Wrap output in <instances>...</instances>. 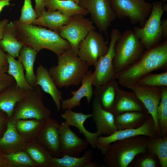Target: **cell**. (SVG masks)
<instances>
[{
	"label": "cell",
	"instance_id": "6da1fadb",
	"mask_svg": "<svg viewBox=\"0 0 167 167\" xmlns=\"http://www.w3.org/2000/svg\"><path fill=\"white\" fill-rule=\"evenodd\" d=\"M167 68V39L144 51L135 62L117 73L118 84L128 88L136 84L144 76Z\"/></svg>",
	"mask_w": 167,
	"mask_h": 167
},
{
	"label": "cell",
	"instance_id": "7a4b0ae2",
	"mask_svg": "<svg viewBox=\"0 0 167 167\" xmlns=\"http://www.w3.org/2000/svg\"><path fill=\"white\" fill-rule=\"evenodd\" d=\"M13 22L17 39L37 52L46 49L58 56L71 49L69 42L58 32L32 24H22L18 20Z\"/></svg>",
	"mask_w": 167,
	"mask_h": 167
},
{
	"label": "cell",
	"instance_id": "3957f363",
	"mask_svg": "<svg viewBox=\"0 0 167 167\" xmlns=\"http://www.w3.org/2000/svg\"><path fill=\"white\" fill-rule=\"evenodd\" d=\"M58 58L57 64L48 70L57 86L61 88L79 85L89 66L71 49Z\"/></svg>",
	"mask_w": 167,
	"mask_h": 167
},
{
	"label": "cell",
	"instance_id": "277c9868",
	"mask_svg": "<svg viewBox=\"0 0 167 167\" xmlns=\"http://www.w3.org/2000/svg\"><path fill=\"white\" fill-rule=\"evenodd\" d=\"M148 137L139 135L111 143L105 154L104 160L109 167H127L136 156L147 151Z\"/></svg>",
	"mask_w": 167,
	"mask_h": 167
},
{
	"label": "cell",
	"instance_id": "5b68a950",
	"mask_svg": "<svg viewBox=\"0 0 167 167\" xmlns=\"http://www.w3.org/2000/svg\"><path fill=\"white\" fill-rule=\"evenodd\" d=\"M43 97V91L39 86L26 91L23 98L16 103L9 118L15 122L29 119L45 120L50 117L51 113L44 105Z\"/></svg>",
	"mask_w": 167,
	"mask_h": 167
},
{
	"label": "cell",
	"instance_id": "8992f818",
	"mask_svg": "<svg viewBox=\"0 0 167 167\" xmlns=\"http://www.w3.org/2000/svg\"><path fill=\"white\" fill-rule=\"evenodd\" d=\"M113 64L116 74L136 61L144 52L145 48L133 30H126L117 40Z\"/></svg>",
	"mask_w": 167,
	"mask_h": 167
},
{
	"label": "cell",
	"instance_id": "52a82bcc",
	"mask_svg": "<svg viewBox=\"0 0 167 167\" xmlns=\"http://www.w3.org/2000/svg\"><path fill=\"white\" fill-rule=\"evenodd\" d=\"M150 14L142 27L135 26L133 30L146 50L150 49L160 42L163 38L161 20L167 4L156 1L152 3Z\"/></svg>",
	"mask_w": 167,
	"mask_h": 167
},
{
	"label": "cell",
	"instance_id": "ba28073f",
	"mask_svg": "<svg viewBox=\"0 0 167 167\" xmlns=\"http://www.w3.org/2000/svg\"><path fill=\"white\" fill-rule=\"evenodd\" d=\"M146 0H110L116 18H128L133 24L144 25L151 11L152 4Z\"/></svg>",
	"mask_w": 167,
	"mask_h": 167
},
{
	"label": "cell",
	"instance_id": "9c48e42d",
	"mask_svg": "<svg viewBox=\"0 0 167 167\" xmlns=\"http://www.w3.org/2000/svg\"><path fill=\"white\" fill-rule=\"evenodd\" d=\"M121 34L116 28L113 29L111 31L108 50L105 55L99 58L94 66L95 69L92 73V82L95 87L116 79L117 74L114 68L113 61L115 55V45Z\"/></svg>",
	"mask_w": 167,
	"mask_h": 167
},
{
	"label": "cell",
	"instance_id": "30bf717a",
	"mask_svg": "<svg viewBox=\"0 0 167 167\" xmlns=\"http://www.w3.org/2000/svg\"><path fill=\"white\" fill-rule=\"evenodd\" d=\"M79 4L90 14L100 32L107 36L108 29L116 18L110 0H80Z\"/></svg>",
	"mask_w": 167,
	"mask_h": 167
},
{
	"label": "cell",
	"instance_id": "8fae6325",
	"mask_svg": "<svg viewBox=\"0 0 167 167\" xmlns=\"http://www.w3.org/2000/svg\"><path fill=\"white\" fill-rule=\"evenodd\" d=\"M139 135L145 136L149 138L158 136L154 121L150 115L145 122L137 128L118 130L106 136H98L96 141V147L104 155L111 143Z\"/></svg>",
	"mask_w": 167,
	"mask_h": 167
},
{
	"label": "cell",
	"instance_id": "7c38bea8",
	"mask_svg": "<svg viewBox=\"0 0 167 167\" xmlns=\"http://www.w3.org/2000/svg\"><path fill=\"white\" fill-rule=\"evenodd\" d=\"M95 29L93 23L84 16L71 17L69 22L58 31L61 36L70 44L71 49L77 54L80 42L92 30Z\"/></svg>",
	"mask_w": 167,
	"mask_h": 167
},
{
	"label": "cell",
	"instance_id": "4fadbf2b",
	"mask_svg": "<svg viewBox=\"0 0 167 167\" xmlns=\"http://www.w3.org/2000/svg\"><path fill=\"white\" fill-rule=\"evenodd\" d=\"M109 49L102 35L93 29L91 31L79 45L77 55L89 66H94L98 60Z\"/></svg>",
	"mask_w": 167,
	"mask_h": 167
},
{
	"label": "cell",
	"instance_id": "5bb4252c",
	"mask_svg": "<svg viewBox=\"0 0 167 167\" xmlns=\"http://www.w3.org/2000/svg\"><path fill=\"white\" fill-rule=\"evenodd\" d=\"M60 154L79 157L89 144L86 140L79 137L65 121L60 124L59 129Z\"/></svg>",
	"mask_w": 167,
	"mask_h": 167
},
{
	"label": "cell",
	"instance_id": "9a60e30c",
	"mask_svg": "<svg viewBox=\"0 0 167 167\" xmlns=\"http://www.w3.org/2000/svg\"><path fill=\"white\" fill-rule=\"evenodd\" d=\"M128 88L135 93L152 118L158 136L160 137L157 110L161 98V87H150L135 84Z\"/></svg>",
	"mask_w": 167,
	"mask_h": 167
},
{
	"label": "cell",
	"instance_id": "2e32d148",
	"mask_svg": "<svg viewBox=\"0 0 167 167\" xmlns=\"http://www.w3.org/2000/svg\"><path fill=\"white\" fill-rule=\"evenodd\" d=\"M60 124L49 117L45 120L36 139L53 157H61L58 129Z\"/></svg>",
	"mask_w": 167,
	"mask_h": 167
},
{
	"label": "cell",
	"instance_id": "e0dca14e",
	"mask_svg": "<svg viewBox=\"0 0 167 167\" xmlns=\"http://www.w3.org/2000/svg\"><path fill=\"white\" fill-rule=\"evenodd\" d=\"M92 119L100 136L110 135L117 130L115 123V115L111 112L103 109L95 97L92 104Z\"/></svg>",
	"mask_w": 167,
	"mask_h": 167
},
{
	"label": "cell",
	"instance_id": "ac0fdd59",
	"mask_svg": "<svg viewBox=\"0 0 167 167\" xmlns=\"http://www.w3.org/2000/svg\"><path fill=\"white\" fill-rule=\"evenodd\" d=\"M92 73L90 71L86 73L81 83V85L77 90L72 91L71 94L73 96L71 98L61 101V108L63 109H71L81 105L80 101L86 97L89 104L93 96L92 82Z\"/></svg>",
	"mask_w": 167,
	"mask_h": 167
},
{
	"label": "cell",
	"instance_id": "d6986e66",
	"mask_svg": "<svg viewBox=\"0 0 167 167\" xmlns=\"http://www.w3.org/2000/svg\"><path fill=\"white\" fill-rule=\"evenodd\" d=\"M131 111L147 112L143 105L132 91L123 90L119 87L112 112L116 115Z\"/></svg>",
	"mask_w": 167,
	"mask_h": 167
},
{
	"label": "cell",
	"instance_id": "ffe728a7",
	"mask_svg": "<svg viewBox=\"0 0 167 167\" xmlns=\"http://www.w3.org/2000/svg\"><path fill=\"white\" fill-rule=\"evenodd\" d=\"M36 76V86H39L42 91L51 96L57 111H59L61 108L62 93L58 88L49 70L44 66L40 64L37 69Z\"/></svg>",
	"mask_w": 167,
	"mask_h": 167
},
{
	"label": "cell",
	"instance_id": "44dd1931",
	"mask_svg": "<svg viewBox=\"0 0 167 167\" xmlns=\"http://www.w3.org/2000/svg\"><path fill=\"white\" fill-rule=\"evenodd\" d=\"M92 116V114H86L81 112H75L71 109H66L64 112L61 115V117L70 126L77 128L79 132L83 135L89 144L95 148L96 141L97 137L100 136L99 134L97 131L92 133L88 131L84 125L86 120Z\"/></svg>",
	"mask_w": 167,
	"mask_h": 167
},
{
	"label": "cell",
	"instance_id": "7402d4cb",
	"mask_svg": "<svg viewBox=\"0 0 167 167\" xmlns=\"http://www.w3.org/2000/svg\"><path fill=\"white\" fill-rule=\"evenodd\" d=\"M16 122L9 118L7 129L0 138V150L5 155L24 150L26 142L17 131Z\"/></svg>",
	"mask_w": 167,
	"mask_h": 167
},
{
	"label": "cell",
	"instance_id": "603a6c76",
	"mask_svg": "<svg viewBox=\"0 0 167 167\" xmlns=\"http://www.w3.org/2000/svg\"><path fill=\"white\" fill-rule=\"evenodd\" d=\"M92 156V150H86L84 155L78 157L64 155L57 158L52 156L50 158L49 167H97L98 165L91 161Z\"/></svg>",
	"mask_w": 167,
	"mask_h": 167
},
{
	"label": "cell",
	"instance_id": "cb8c5ba5",
	"mask_svg": "<svg viewBox=\"0 0 167 167\" xmlns=\"http://www.w3.org/2000/svg\"><path fill=\"white\" fill-rule=\"evenodd\" d=\"M25 92L20 89L15 82L0 92V110L11 117L16 103L23 97Z\"/></svg>",
	"mask_w": 167,
	"mask_h": 167
},
{
	"label": "cell",
	"instance_id": "d4e9b609",
	"mask_svg": "<svg viewBox=\"0 0 167 167\" xmlns=\"http://www.w3.org/2000/svg\"><path fill=\"white\" fill-rule=\"evenodd\" d=\"M24 45L15 36L13 21L9 22L4 28L2 37L0 40V47L7 54L15 58H18Z\"/></svg>",
	"mask_w": 167,
	"mask_h": 167
},
{
	"label": "cell",
	"instance_id": "484cf974",
	"mask_svg": "<svg viewBox=\"0 0 167 167\" xmlns=\"http://www.w3.org/2000/svg\"><path fill=\"white\" fill-rule=\"evenodd\" d=\"M119 87L118 82L114 80L105 84L95 87L93 96L98 99L103 109L112 112Z\"/></svg>",
	"mask_w": 167,
	"mask_h": 167
},
{
	"label": "cell",
	"instance_id": "4316f807",
	"mask_svg": "<svg viewBox=\"0 0 167 167\" xmlns=\"http://www.w3.org/2000/svg\"><path fill=\"white\" fill-rule=\"evenodd\" d=\"M72 16L66 15L58 11H45L37 18L32 24L46 27L51 30L58 32L62 26L70 21Z\"/></svg>",
	"mask_w": 167,
	"mask_h": 167
},
{
	"label": "cell",
	"instance_id": "83f0119b",
	"mask_svg": "<svg viewBox=\"0 0 167 167\" xmlns=\"http://www.w3.org/2000/svg\"><path fill=\"white\" fill-rule=\"evenodd\" d=\"M149 114L148 112L131 111L115 115L117 130L135 128L141 126Z\"/></svg>",
	"mask_w": 167,
	"mask_h": 167
},
{
	"label": "cell",
	"instance_id": "f1b7e54d",
	"mask_svg": "<svg viewBox=\"0 0 167 167\" xmlns=\"http://www.w3.org/2000/svg\"><path fill=\"white\" fill-rule=\"evenodd\" d=\"M37 52L28 46L24 45L21 48L18 57L25 72L26 80L31 87L36 86V78L34 67Z\"/></svg>",
	"mask_w": 167,
	"mask_h": 167
},
{
	"label": "cell",
	"instance_id": "f546056e",
	"mask_svg": "<svg viewBox=\"0 0 167 167\" xmlns=\"http://www.w3.org/2000/svg\"><path fill=\"white\" fill-rule=\"evenodd\" d=\"M44 5L47 11H58L70 16L88 14L85 9L71 0H44Z\"/></svg>",
	"mask_w": 167,
	"mask_h": 167
},
{
	"label": "cell",
	"instance_id": "4dcf8cb0",
	"mask_svg": "<svg viewBox=\"0 0 167 167\" xmlns=\"http://www.w3.org/2000/svg\"><path fill=\"white\" fill-rule=\"evenodd\" d=\"M45 120L35 119H20L16 122V129L26 142L36 139Z\"/></svg>",
	"mask_w": 167,
	"mask_h": 167
},
{
	"label": "cell",
	"instance_id": "1f68e13d",
	"mask_svg": "<svg viewBox=\"0 0 167 167\" xmlns=\"http://www.w3.org/2000/svg\"><path fill=\"white\" fill-rule=\"evenodd\" d=\"M38 167H49V163L52 156L36 140L26 142L24 150Z\"/></svg>",
	"mask_w": 167,
	"mask_h": 167
},
{
	"label": "cell",
	"instance_id": "d6a6232c",
	"mask_svg": "<svg viewBox=\"0 0 167 167\" xmlns=\"http://www.w3.org/2000/svg\"><path fill=\"white\" fill-rule=\"evenodd\" d=\"M7 56L8 63L7 73L14 78L17 86L24 92L32 88L26 80L24 69L20 62L8 54H7Z\"/></svg>",
	"mask_w": 167,
	"mask_h": 167
},
{
	"label": "cell",
	"instance_id": "836d02e7",
	"mask_svg": "<svg viewBox=\"0 0 167 167\" xmlns=\"http://www.w3.org/2000/svg\"><path fill=\"white\" fill-rule=\"evenodd\" d=\"M147 151L156 156L161 167H167V136L148 138Z\"/></svg>",
	"mask_w": 167,
	"mask_h": 167
},
{
	"label": "cell",
	"instance_id": "e575fe53",
	"mask_svg": "<svg viewBox=\"0 0 167 167\" xmlns=\"http://www.w3.org/2000/svg\"><path fill=\"white\" fill-rule=\"evenodd\" d=\"M161 99L157 107V117L160 132V137L167 134V86L161 87Z\"/></svg>",
	"mask_w": 167,
	"mask_h": 167
},
{
	"label": "cell",
	"instance_id": "d590c367",
	"mask_svg": "<svg viewBox=\"0 0 167 167\" xmlns=\"http://www.w3.org/2000/svg\"><path fill=\"white\" fill-rule=\"evenodd\" d=\"M10 167H37V165L24 150L5 155Z\"/></svg>",
	"mask_w": 167,
	"mask_h": 167
},
{
	"label": "cell",
	"instance_id": "8d00e7d4",
	"mask_svg": "<svg viewBox=\"0 0 167 167\" xmlns=\"http://www.w3.org/2000/svg\"><path fill=\"white\" fill-rule=\"evenodd\" d=\"M150 87L167 86V71L161 73H150L141 78L136 84Z\"/></svg>",
	"mask_w": 167,
	"mask_h": 167
},
{
	"label": "cell",
	"instance_id": "74e56055",
	"mask_svg": "<svg viewBox=\"0 0 167 167\" xmlns=\"http://www.w3.org/2000/svg\"><path fill=\"white\" fill-rule=\"evenodd\" d=\"M37 18V15L33 8L31 0H24L19 21L22 24H32Z\"/></svg>",
	"mask_w": 167,
	"mask_h": 167
},
{
	"label": "cell",
	"instance_id": "f35d334b",
	"mask_svg": "<svg viewBox=\"0 0 167 167\" xmlns=\"http://www.w3.org/2000/svg\"><path fill=\"white\" fill-rule=\"evenodd\" d=\"M135 162L134 165L138 167H156L157 165L156 157L148 152L142 154Z\"/></svg>",
	"mask_w": 167,
	"mask_h": 167
},
{
	"label": "cell",
	"instance_id": "ab89813d",
	"mask_svg": "<svg viewBox=\"0 0 167 167\" xmlns=\"http://www.w3.org/2000/svg\"><path fill=\"white\" fill-rule=\"evenodd\" d=\"M8 65L0 69V92L15 82L14 78L7 73Z\"/></svg>",
	"mask_w": 167,
	"mask_h": 167
},
{
	"label": "cell",
	"instance_id": "60d3db41",
	"mask_svg": "<svg viewBox=\"0 0 167 167\" xmlns=\"http://www.w3.org/2000/svg\"><path fill=\"white\" fill-rule=\"evenodd\" d=\"M9 118L6 113L0 110V135L2 134V133L3 131L4 132L6 131Z\"/></svg>",
	"mask_w": 167,
	"mask_h": 167
},
{
	"label": "cell",
	"instance_id": "b9f144b4",
	"mask_svg": "<svg viewBox=\"0 0 167 167\" xmlns=\"http://www.w3.org/2000/svg\"><path fill=\"white\" fill-rule=\"evenodd\" d=\"M35 10L37 18L41 16L46 10L44 5V0H35Z\"/></svg>",
	"mask_w": 167,
	"mask_h": 167
},
{
	"label": "cell",
	"instance_id": "7bdbcfd3",
	"mask_svg": "<svg viewBox=\"0 0 167 167\" xmlns=\"http://www.w3.org/2000/svg\"><path fill=\"white\" fill-rule=\"evenodd\" d=\"M8 65L7 54L0 47V69Z\"/></svg>",
	"mask_w": 167,
	"mask_h": 167
},
{
	"label": "cell",
	"instance_id": "ee69618b",
	"mask_svg": "<svg viewBox=\"0 0 167 167\" xmlns=\"http://www.w3.org/2000/svg\"><path fill=\"white\" fill-rule=\"evenodd\" d=\"M0 167H9L5 154L0 150Z\"/></svg>",
	"mask_w": 167,
	"mask_h": 167
},
{
	"label": "cell",
	"instance_id": "f6af8a7d",
	"mask_svg": "<svg viewBox=\"0 0 167 167\" xmlns=\"http://www.w3.org/2000/svg\"><path fill=\"white\" fill-rule=\"evenodd\" d=\"M161 29L163 37L165 39H167V20L164 19L161 21Z\"/></svg>",
	"mask_w": 167,
	"mask_h": 167
},
{
	"label": "cell",
	"instance_id": "bcb514c9",
	"mask_svg": "<svg viewBox=\"0 0 167 167\" xmlns=\"http://www.w3.org/2000/svg\"><path fill=\"white\" fill-rule=\"evenodd\" d=\"M9 22L7 19H4L0 22V40L2 39L4 28L6 25Z\"/></svg>",
	"mask_w": 167,
	"mask_h": 167
},
{
	"label": "cell",
	"instance_id": "7dc6e473",
	"mask_svg": "<svg viewBox=\"0 0 167 167\" xmlns=\"http://www.w3.org/2000/svg\"><path fill=\"white\" fill-rule=\"evenodd\" d=\"M11 0H0V13L4 7L11 5Z\"/></svg>",
	"mask_w": 167,
	"mask_h": 167
},
{
	"label": "cell",
	"instance_id": "c3c4849f",
	"mask_svg": "<svg viewBox=\"0 0 167 167\" xmlns=\"http://www.w3.org/2000/svg\"><path fill=\"white\" fill-rule=\"evenodd\" d=\"M73 1L74 2H75L78 3L79 4V3L80 1V0H71Z\"/></svg>",
	"mask_w": 167,
	"mask_h": 167
},
{
	"label": "cell",
	"instance_id": "681fc988",
	"mask_svg": "<svg viewBox=\"0 0 167 167\" xmlns=\"http://www.w3.org/2000/svg\"><path fill=\"white\" fill-rule=\"evenodd\" d=\"M162 0L163 1H164V2H166V1H167V0Z\"/></svg>",
	"mask_w": 167,
	"mask_h": 167
}]
</instances>
